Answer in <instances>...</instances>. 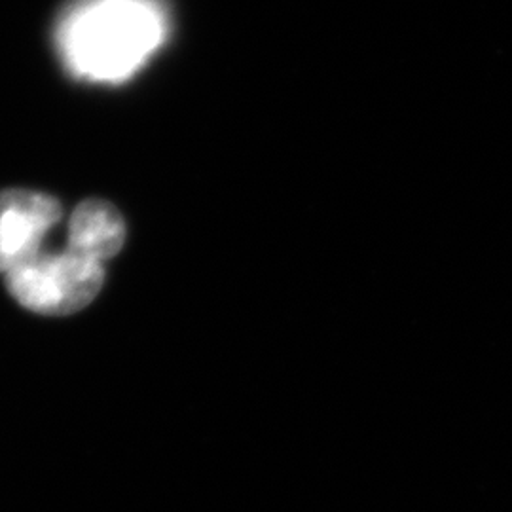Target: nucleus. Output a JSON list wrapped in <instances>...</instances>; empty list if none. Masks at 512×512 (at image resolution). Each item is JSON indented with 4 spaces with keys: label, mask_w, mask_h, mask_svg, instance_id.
Instances as JSON below:
<instances>
[{
    "label": "nucleus",
    "mask_w": 512,
    "mask_h": 512,
    "mask_svg": "<svg viewBox=\"0 0 512 512\" xmlns=\"http://www.w3.org/2000/svg\"><path fill=\"white\" fill-rule=\"evenodd\" d=\"M169 29L164 0H74L57 19L55 46L76 78L120 84L162 50Z\"/></svg>",
    "instance_id": "1"
},
{
    "label": "nucleus",
    "mask_w": 512,
    "mask_h": 512,
    "mask_svg": "<svg viewBox=\"0 0 512 512\" xmlns=\"http://www.w3.org/2000/svg\"><path fill=\"white\" fill-rule=\"evenodd\" d=\"M105 272L99 262L65 251L38 255L6 274L14 300L42 315H71L92 304L103 287Z\"/></svg>",
    "instance_id": "2"
},
{
    "label": "nucleus",
    "mask_w": 512,
    "mask_h": 512,
    "mask_svg": "<svg viewBox=\"0 0 512 512\" xmlns=\"http://www.w3.org/2000/svg\"><path fill=\"white\" fill-rule=\"evenodd\" d=\"M63 217L52 196L31 190L0 192V272L10 274L42 255V241Z\"/></svg>",
    "instance_id": "3"
},
{
    "label": "nucleus",
    "mask_w": 512,
    "mask_h": 512,
    "mask_svg": "<svg viewBox=\"0 0 512 512\" xmlns=\"http://www.w3.org/2000/svg\"><path fill=\"white\" fill-rule=\"evenodd\" d=\"M124 243L126 222L112 203L86 200L74 209L67 251L103 264L118 255Z\"/></svg>",
    "instance_id": "4"
}]
</instances>
